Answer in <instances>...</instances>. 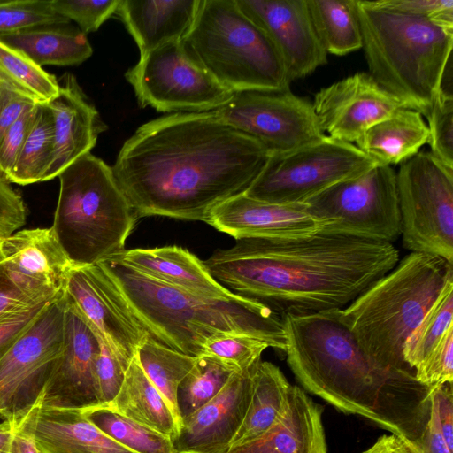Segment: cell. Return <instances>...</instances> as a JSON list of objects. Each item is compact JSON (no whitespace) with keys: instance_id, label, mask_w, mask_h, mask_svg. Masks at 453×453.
Here are the masks:
<instances>
[{"instance_id":"cell-1","label":"cell","mask_w":453,"mask_h":453,"mask_svg":"<svg viewBox=\"0 0 453 453\" xmlns=\"http://www.w3.org/2000/svg\"><path fill=\"white\" fill-rule=\"evenodd\" d=\"M269 156L213 111L177 112L141 126L112 171L138 218L205 222L215 207L247 191Z\"/></svg>"},{"instance_id":"cell-2","label":"cell","mask_w":453,"mask_h":453,"mask_svg":"<svg viewBox=\"0 0 453 453\" xmlns=\"http://www.w3.org/2000/svg\"><path fill=\"white\" fill-rule=\"evenodd\" d=\"M398 261L393 243L317 233L238 239L203 264L224 287L283 316L342 309Z\"/></svg>"},{"instance_id":"cell-3","label":"cell","mask_w":453,"mask_h":453,"mask_svg":"<svg viewBox=\"0 0 453 453\" xmlns=\"http://www.w3.org/2000/svg\"><path fill=\"white\" fill-rule=\"evenodd\" d=\"M339 309L283 315L287 362L303 388L340 411L417 441L429 418L430 388L413 372L380 366L342 322Z\"/></svg>"},{"instance_id":"cell-4","label":"cell","mask_w":453,"mask_h":453,"mask_svg":"<svg viewBox=\"0 0 453 453\" xmlns=\"http://www.w3.org/2000/svg\"><path fill=\"white\" fill-rule=\"evenodd\" d=\"M98 264L147 332L171 349L199 357L209 341L243 334L285 352L282 316L257 299L196 296L150 277L117 256Z\"/></svg>"},{"instance_id":"cell-5","label":"cell","mask_w":453,"mask_h":453,"mask_svg":"<svg viewBox=\"0 0 453 453\" xmlns=\"http://www.w3.org/2000/svg\"><path fill=\"white\" fill-rule=\"evenodd\" d=\"M369 74L403 107L426 117L452 56L453 33L427 18L356 0Z\"/></svg>"},{"instance_id":"cell-6","label":"cell","mask_w":453,"mask_h":453,"mask_svg":"<svg viewBox=\"0 0 453 453\" xmlns=\"http://www.w3.org/2000/svg\"><path fill=\"white\" fill-rule=\"evenodd\" d=\"M450 281L453 264L437 256L411 252L339 309V316L378 365L414 373L403 360L404 342Z\"/></svg>"},{"instance_id":"cell-7","label":"cell","mask_w":453,"mask_h":453,"mask_svg":"<svg viewBox=\"0 0 453 453\" xmlns=\"http://www.w3.org/2000/svg\"><path fill=\"white\" fill-rule=\"evenodd\" d=\"M52 229L74 267L98 264L125 250L138 216L112 167L88 153L59 175Z\"/></svg>"},{"instance_id":"cell-8","label":"cell","mask_w":453,"mask_h":453,"mask_svg":"<svg viewBox=\"0 0 453 453\" xmlns=\"http://www.w3.org/2000/svg\"><path fill=\"white\" fill-rule=\"evenodd\" d=\"M182 44L191 58L233 93L289 88L291 81L274 44L235 0H200Z\"/></svg>"},{"instance_id":"cell-9","label":"cell","mask_w":453,"mask_h":453,"mask_svg":"<svg viewBox=\"0 0 453 453\" xmlns=\"http://www.w3.org/2000/svg\"><path fill=\"white\" fill-rule=\"evenodd\" d=\"M375 165L376 163L355 144L326 134L291 151L270 155L244 194L273 203H303Z\"/></svg>"},{"instance_id":"cell-10","label":"cell","mask_w":453,"mask_h":453,"mask_svg":"<svg viewBox=\"0 0 453 453\" xmlns=\"http://www.w3.org/2000/svg\"><path fill=\"white\" fill-rule=\"evenodd\" d=\"M403 246L453 264V170L419 150L395 172Z\"/></svg>"},{"instance_id":"cell-11","label":"cell","mask_w":453,"mask_h":453,"mask_svg":"<svg viewBox=\"0 0 453 453\" xmlns=\"http://www.w3.org/2000/svg\"><path fill=\"white\" fill-rule=\"evenodd\" d=\"M308 212L323 222L319 233L393 243L401 235L395 171L375 165L307 200Z\"/></svg>"},{"instance_id":"cell-12","label":"cell","mask_w":453,"mask_h":453,"mask_svg":"<svg viewBox=\"0 0 453 453\" xmlns=\"http://www.w3.org/2000/svg\"><path fill=\"white\" fill-rule=\"evenodd\" d=\"M125 77L141 106L161 112L211 111L226 104L234 94L191 58L182 41L142 54Z\"/></svg>"},{"instance_id":"cell-13","label":"cell","mask_w":453,"mask_h":453,"mask_svg":"<svg viewBox=\"0 0 453 453\" xmlns=\"http://www.w3.org/2000/svg\"><path fill=\"white\" fill-rule=\"evenodd\" d=\"M65 292L45 304L0 361V394L7 421L37 402L65 347Z\"/></svg>"},{"instance_id":"cell-14","label":"cell","mask_w":453,"mask_h":453,"mask_svg":"<svg viewBox=\"0 0 453 453\" xmlns=\"http://www.w3.org/2000/svg\"><path fill=\"white\" fill-rule=\"evenodd\" d=\"M213 111L225 123L257 140L269 155L291 151L326 135L312 104L289 88L236 92Z\"/></svg>"},{"instance_id":"cell-15","label":"cell","mask_w":453,"mask_h":453,"mask_svg":"<svg viewBox=\"0 0 453 453\" xmlns=\"http://www.w3.org/2000/svg\"><path fill=\"white\" fill-rule=\"evenodd\" d=\"M65 294L112 350L130 363L149 333L101 265L73 267Z\"/></svg>"},{"instance_id":"cell-16","label":"cell","mask_w":453,"mask_h":453,"mask_svg":"<svg viewBox=\"0 0 453 453\" xmlns=\"http://www.w3.org/2000/svg\"><path fill=\"white\" fill-rule=\"evenodd\" d=\"M65 301L64 351L36 403L84 411L100 406L96 382L100 342L94 327L66 296Z\"/></svg>"},{"instance_id":"cell-17","label":"cell","mask_w":453,"mask_h":453,"mask_svg":"<svg viewBox=\"0 0 453 453\" xmlns=\"http://www.w3.org/2000/svg\"><path fill=\"white\" fill-rule=\"evenodd\" d=\"M0 273L19 290L42 301L65 289L74 267L52 227L23 229L0 239Z\"/></svg>"},{"instance_id":"cell-18","label":"cell","mask_w":453,"mask_h":453,"mask_svg":"<svg viewBox=\"0 0 453 453\" xmlns=\"http://www.w3.org/2000/svg\"><path fill=\"white\" fill-rule=\"evenodd\" d=\"M311 104L324 134L350 143L403 107L367 73H355L321 88Z\"/></svg>"},{"instance_id":"cell-19","label":"cell","mask_w":453,"mask_h":453,"mask_svg":"<svg viewBox=\"0 0 453 453\" xmlns=\"http://www.w3.org/2000/svg\"><path fill=\"white\" fill-rule=\"evenodd\" d=\"M270 38L290 81L305 77L327 62L315 32L307 0H235Z\"/></svg>"},{"instance_id":"cell-20","label":"cell","mask_w":453,"mask_h":453,"mask_svg":"<svg viewBox=\"0 0 453 453\" xmlns=\"http://www.w3.org/2000/svg\"><path fill=\"white\" fill-rule=\"evenodd\" d=\"M257 364L235 372L218 395L181 420L171 439L174 453L228 452L250 403Z\"/></svg>"},{"instance_id":"cell-21","label":"cell","mask_w":453,"mask_h":453,"mask_svg":"<svg viewBox=\"0 0 453 453\" xmlns=\"http://www.w3.org/2000/svg\"><path fill=\"white\" fill-rule=\"evenodd\" d=\"M205 223L236 240L309 236L319 233L324 226L308 212L304 203H273L244 193L215 207Z\"/></svg>"},{"instance_id":"cell-22","label":"cell","mask_w":453,"mask_h":453,"mask_svg":"<svg viewBox=\"0 0 453 453\" xmlns=\"http://www.w3.org/2000/svg\"><path fill=\"white\" fill-rule=\"evenodd\" d=\"M59 93L47 104L53 124V153L42 181L58 175L81 157L90 153L99 134L107 129L75 76L64 74Z\"/></svg>"},{"instance_id":"cell-23","label":"cell","mask_w":453,"mask_h":453,"mask_svg":"<svg viewBox=\"0 0 453 453\" xmlns=\"http://www.w3.org/2000/svg\"><path fill=\"white\" fill-rule=\"evenodd\" d=\"M12 425L42 453H135L99 430L81 410L36 403Z\"/></svg>"},{"instance_id":"cell-24","label":"cell","mask_w":453,"mask_h":453,"mask_svg":"<svg viewBox=\"0 0 453 453\" xmlns=\"http://www.w3.org/2000/svg\"><path fill=\"white\" fill-rule=\"evenodd\" d=\"M322 412V406L292 385L282 417L258 438L227 453H327Z\"/></svg>"},{"instance_id":"cell-25","label":"cell","mask_w":453,"mask_h":453,"mask_svg":"<svg viewBox=\"0 0 453 453\" xmlns=\"http://www.w3.org/2000/svg\"><path fill=\"white\" fill-rule=\"evenodd\" d=\"M116 256L150 277L196 296L213 299L240 296L218 282L196 255L179 246L125 250Z\"/></svg>"},{"instance_id":"cell-26","label":"cell","mask_w":453,"mask_h":453,"mask_svg":"<svg viewBox=\"0 0 453 453\" xmlns=\"http://www.w3.org/2000/svg\"><path fill=\"white\" fill-rule=\"evenodd\" d=\"M200 0H120L117 10L144 54L163 44L182 41L196 16Z\"/></svg>"},{"instance_id":"cell-27","label":"cell","mask_w":453,"mask_h":453,"mask_svg":"<svg viewBox=\"0 0 453 453\" xmlns=\"http://www.w3.org/2000/svg\"><path fill=\"white\" fill-rule=\"evenodd\" d=\"M428 127L422 115L401 107L373 124L355 142L377 165H399L427 143Z\"/></svg>"},{"instance_id":"cell-28","label":"cell","mask_w":453,"mask_h":453,"mask_svg":"<svg viewBox=\"0 0 453 453\" xmlns=\"http://www.w3.org/2000/svg\"><path fill=\"white\" fill-rule=\"evenodd\" d=\"M0 40L23 51L42 67L77 65L93 53L87 35L71 22L4 33Z\"/></svg>"},{"instance_id":"cell-29","label":"cell","mask_w":453,"mask_h":453,"mask_svg":"<svg viewBox=\"0 0 453 453\" xmlns=\"http://www.w3.org/2000/svg\"><path fill=\"white\" fill-rule=\"evenodd\" d=\"M104 407L171 439L177 434L178 425L170 407L145 374L136 354L119 392Z\"/></svg>"},{"instance_id":"cell-30","label":"cell","mask_w":453,"mask_h":453,"mask_svg":"<svg viewBox=\"0 0 453 453\" xmlns=\"http://www.w3.org/2000/svg\"><path fill=\"white\" fill-rule=\"evenodd\" d=\"M291 387L278 366L259 361L252 377L250 403L230 449L258 438L282 417Z\"/></svg>"},{"instance_id":"cell-31","label":"cell","mask_w":453,"mask_h":453,"mask_svg":"<svg viewBox=\"0 0 453 453\" xmlns=\"http://www.w3.org/2000/svg\"><path fill=\"white\" fill-rule=\"evenodd\" d=\"M312 24L326 53L346 55L362 48L356 0H307Z\"/></svg>"},{"instance_id":"cell-32","label":"cell","mask_w":453,"mask_h":453,"mask_svg":"<svg viewBox=\"0 0 453 453\" xmlns=\"http://www.w3.org/2000/svg\"><path fill=\"white\" fill-rule=\"evenodd\" d=\"M136 356L145 374L170 407L179 428L181 419L177 404L178 388L197 357L171 349L150 334L138 347Z\"/></svg>"},{"instance_id":"cell-33","label":"cell","mask_w":453,"mask_h":453,"mask_svg":"<svg viewBox=\"0 0 453 453\" xmlns=\"http://www.w3.org/2000/svg\"><path fill=\"white\" fill-rule=\"evenodd\" d=\"M53 153V124L50 111L39 104L34 126L18 159L4 178L10 184L26 186L42 182Z\"/></svg>"},{"instance_id":"cell-34","label":"cell","mask_w":453,"mask_h":453,"mask_svg":"<svg viewBox=\"0 0 453 453\" xmlns=\"http://www.w3.org/2000/svg\"><path fill=\"white\" fill-rule=\"evenodd\" d=\"M81 411L99 430L135 453H174L170 437L107 407L98 406Z\"/></svg>"},{"instance_id":"cell-35","label":"cell","mask_w":453,"mask_h":453,"mask_svg":"<svg viewBox=\"0 0 453 453\" xmlns=\"http://www.w3.org/2000/svg\"><path fill=\"white\" fill-rule=\"evenodd\" d=\"M235 372L213 357H197L195 365L178 388L177 404L180 419L218 395Z\"/></svg>"},{"instance_id":"cell-36","label":"cell","mask_w":453,"mask_h":453,"mask_svg":"<svg viewBox=\"0 0 453 453\" xmlns=\"http://www.w3.org/2000/svg\"><path fill=\"white\" fill-rule=\"evenodd\" d=\"M453 281L449 282L425 317L404 342L403 357L412 370L453 326Z\"/></svg>"},{"instance_id":"cell-37","label":"cell","mask_w":453,"mask_h":453,"mask_svg":"<svg viewBox=\"0 0 453 453\" xmlns=\"http://www.w3.org/2000/svg\"><path fill=\"white\" fill-rule=\"evenodd\" d=\"M0 74L38 104H48L59 93L58 80L27 55L0 40Z\"/></svg>"},{"instance_id":"cell-38","label":"cell","mask_w":453,"mask_h":453,"mask_svg":"<svg viewBox=\"0 0 453 453\" xmlns=\"http://www.w3.org/2000/svg\"><path fill=\"white\" fill-rule=\"evenodd\" d=\"M268 345L251 336L226 334L209 341L203 355L213 357L236 372L248 370L261 360Z\"/></svg>"},{"instance_id":"cell-39","label":"cell","mask_w":453,"mask_h":453,"mask_svg":"<svg viewBox=\"0 0 453 453\" xmlns=\"http://www.w3.org/2000/svg\"><path fill=\"white\" fill-rule=\"evenodd\" d=\"M68 22L54 12L50 0H0V34Z\"/></svg>"},{"instance_id":"cell-40","label":"cell","mask_w":453,"mask_h":453,"mask_svg":"<svg viewBox=\"0 0 453 453\" xmlns=\"http://www.w3.org/2000/svg\"><path fill=\"white\" fill-rule=\"evenodd\" d=\"M426 118L429 152L444 166L453 170V100L436 96Z\"/></svg>"},{"instance_id":"cell-41","label":"cell","mask_w":453,"mask_h":453,"mask_svg":"<svg viewBox=\"0 0 453 453\" xmlns=\"http://www.w3.org/2000/svg\"><path fill=\"white\" fill-rule=\"evenodd\" d=\"M120 0H50L52 9L58 15L73 20L85 34L95 32L114 13Z\"/></svg>"},{"instance_id":"cell-42","label":"cell","mask_w":453,"mask_h":453,"mask_svg":"<svg viewBox=\"0 0 453 453\" xmlns=\"http://www.w3.org/2000/svg\"><path fill=\"white\" fill-rule=\"evenodd\" d=\"M414 376L419 383L430 388L453 383V326L414 369Z\"/></svg>"},{"instance_id":"cell-43","label":"cell","mask_w":453,"mask_h":453,"mask_svg":"<svg viewBox=\"0 0 453 453\" xmlns=\"http://www.w3.org/2000/svg\"><path fill=\"white\" fill-rule=\"evenodd\" d=\"M96 333L100 342L96 361L97 391L100 406H105L119 392L131 362L128 363L115 353L105 339Z\"/></svg>"},{"instance_id":"cell-44","label":"cell","mask_w":453,"mask_h":453,"mask_svg":"<svg viewBox=\"0 0 453 453\" xmlns=\"http://www.w3.org/2000/svg\"><path fill=\"white\" fill-rule=\"evenodd\" d=\"M375 5L422 16L449 33H453V0H376Z\"/></svg>"},{"instance_id":"cell-45","label":"cell","mask_w":453,"mask_h":453,"mask_svg":"<svg viewBox=\"0 0 453 453\" xmlns=\"http://www.w3.org/2000/svg\"><path fill=\"white\" fill-rule=\"evenodd\" d=\"M38 104L27 109L0 140V174L4 178L12 170L34 126Z\"/></svg>"},{"instance_id":"cell-46","label":"cell","mask_w":453,"mask_h":453,"mask_svg":"<svg viewBox=\"0 0 453 453\" xmlns=\"http://www.w3.org/2000/svg\"><path fill=\"white\" fill-rule=\"evenodd\" d=\"M26 219L27 208L21 195L0 174V239L18 231Z\"/></svg>"},{"instance_id":"cell-47","label":"cell","mask_w":453,"mask_h":453,"mask_svg":"<svg viewBox=\"0 0 453 453\" xmlns=\"http://www.w3.org/2000/svg\"><path fill=\"white\" fill-rule=\"evenodd\" d=\"M37 104L0 74V140L27 109Z\"/></svg>"},{"instance_id":"cell-48","label":"cell","mask_w":453,"mask_h":453,"mask_svg":"<svg viewBox=\"0 0 453 453\" xmlns=\"http://www.w3.org/2000/svg\"><path fill=\"white\" fill-rule=\"evenodd\" d=\"M50 301L38 300L26 295L0 273V319L20 314Z\"/></svg>"},{"instance_id":"cell-49","label":"cell","mask_w":453,"mask_h":453,"mask_svg":"<svg viewBox=\"0 0 453 453\" xmlns=\"http://www.w3.org/2000/svg\"><path fill=\"white\" fill-rule=\"evenodd\" d=\"M47 303L20 314L0 319V361L34 322Z\"/></svg>"},{"instance_id":"cell-50","label":"cell","mask_w":453,"mask_h":453,"mask_svg":"<svg viewBox=\"0 0 453 453\" xmlns=\"http://www.w3.org/2000/svg\"><path fill=\"white\" fill-rule=\"evenodd\" d=\"M431 401L434 403L441 434L453 451V388L444 383L433 388Z\"/></svg>"},{"instance_id":"cell-51","label":"cell","mask_w":453,"mask_h":453,"mask_svg":"<svg viewBox=\"0 0 453 453\" xmlns=\"http://www.w3.org/2000/svg\"><path fill=\"white\" fill-rule=\"evenodd\" d=\"M418 453H453L441 434L437 411L431 401L429 418L420 437L414 441Z\"/></svg>"},{"instance_id":"cell-52","label":"cell","mask_w":453,"mask_h":453,"mask_svg":"<svg viewBox=\"0 0 453 453\" xmlns=\"http://www.w3.org/2000/svg\"><path fill=\"white\" fill-rule=\"evenodd\" d=\"M363 453H418V450L414 441L391 434L380 436Z\"/></svg>"},{"instance_id":"cell-53","label":"cell","mask_w":453,"mask_h":453,"mask_svg":"<svg viewBox=\"0 0 453 453\" xmlns=\"http://www.w3.org/2000/svg\"><path fill=\"white\" fill-rule=\"evenodd\" d=\"M13 427V426H12ZM5 453H42L33 440L13 427Z\"/></svg>"},{"instance_id":"cell-54","label":"cell","mask_w":453,"mask_h":453,"mask_svg":"<svg viewBox=\"0 0 453 453\" xmlns=\"http://www.w3.org/2000/svg\"><path fill=\"white\" fill-rule=\"evenodd\" d=\"M441 99L453 100V64L452 56H450L441 73L439 86L438 95Z\"/></svg>"},{"instance_id":"cell-55","label":"cell","mask_w":453,"mask_h":453,"mask_svg":"<svg viewBox=\"0 0 453 453\" xmlns=\"http://www.w3.org/2000/svg\"><path fill=\"white\" fill-rule=\"evenodd\" d=\"M12 431L13 427L11 422L4 420L0 424V453H5Z\"/></svg>"},{"instance_id":"cell-56","label":"cell","mask_w":453,"mask_h":453,"mask_svg":"<svg viewBox=\"0 0 453 453\" xmlns=\"http://www.w3.org/2000/svg\"><path fill=\"white\" fill-rule=\"evenodd\" d=\"M0 418L4 419V420L6 419L5 411H4V409L3 406V403H2L1 394H0Z\"/></svg>"},{"instance_id":"cell-57","label":"cell","mask_w":453,"mask_h":453,"mask_svg":"<svg viewBox=\"0 0 453 453\" xmlns=\"http://www.w3.org/2000/svg\"><path fill=\"white\" fill-rule=\"evenodd\" d=\"M2 259H3V258H2V254H1V250H0V264H1V262H2Z\"/></svg>"}]
</instances>
